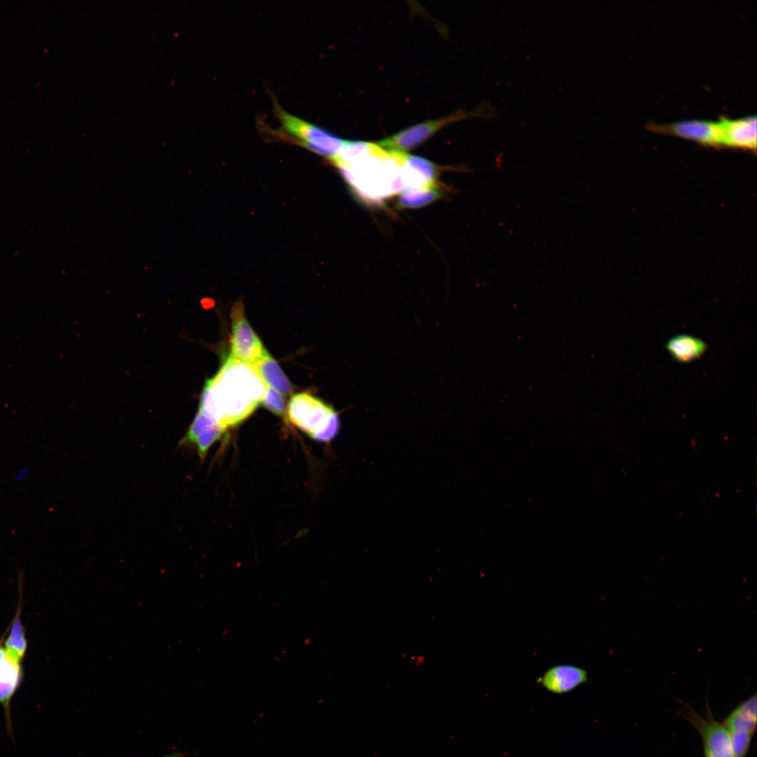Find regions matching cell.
Wrapping results in <instances>:
<instances>
[{"instance_id":"cell-9","label":"cell","mask_w":757,"mask_h":757,"mask_svg":"<svg viewBox=\"0 0 757 757\" xmlns=\"http://www.w3.org/2000/svg\"><path fill=\"white\" fill-rule=\"evenodd\" d=\"M722 132V146L756 151L757 132L756 116L738 118L721 116L719 119Z\"/></svg>"},{"instance_id":"cell-17","label":"cell","mask_w":757,"mask_h":757,"mask_svg":"<svg viewBox=\"0 0 757 757\" xmlns=\"http://www.w3.org/2000/svg\"><path fill=\"white\" fill-rule=\"evenodd\" d=\"M442 189L437 184L430 188L406 190L400 194L397 203L402 208H418L425 206L442 196Z\"/></svg>"},{"instance_id":"cell-4","label":"cell","mask_w":757,"mask_h":757,"mask_svg":"<svg viewBox=\"0 0 757 757\" xmlns=\"http://www.w3.org/2000/svg\"><path fill=\"white\" fill-rule=\"evenodd\" d=\"M471 117H485L493 119L496 118V114L493 106L483 102L473 111L458 110L441 118L411 125L382 139L378 144L388 152L406 153L408 150L425 142L449 124Z\"/></svg>"},{"instance_id":"cell-8","label":"cell","mask_w":757,"mask_h":757,"mask_svg":"<svg viewBox=\"0 0 757 757\" xmlns=\"http://www.w3.org/2000/svg\"><path fill=\"white\" fill-rule=\"evenodd\" d=\"M4 634L0 639V705L2 706L8 733L12 734L11 702L21 686L24 676L22 660L4 645Z\"/></svg>"},{"instance_id":"cell-3","label":"cell","mask_w":757,"mask_h":757,"mask_svg":"<svg viewBox=\"0 0 757 757\" xmlns=\"http://www.w3.org/2000/svg\"><path fill=\"white\" fill-rule=\"evenodd\" d=\"M286 414L292 424L318 442H331L340 430L338 413L322 400L306 393L292 397Z\"/></svg>"},{"instance_id":"cell-13","label":"cell","mask_w":757,"mask_h":757,"mask_svg":"<svg viewBox=\"0 0 757 757\" xmlns=\"http://www.w3.org/2000/svg\"><path fill=\"white\" fill-rule=\"evenodd\" d=\"M665 348L674 360L687 364L701 358L708 349V346L699 337L680 334L669 339Z\"/></svg>"},{"instance_id":"cell-19","label":"cell","mask_w":757,"mask_h":757,"mask_svg":"<svg viewBox=\"0 0 757 757\" xmlns=\"http://www.w3.org/2000/svg\"><path fill=\"white\" fill-rule=\"evenodd\" d=\"M261 403L266 409L278 416L283 417L286 414V405L281 394L268 386Z\"/></svg>"},{"instance_id":"cell-10","label":"cell","mask_w":757,"mask_h":757,"mask_svg":"<svg viewBox=\"0 0 757 757\" xmlns=\"http://www.w3.org/2000/svg\"><path fill=\"white\" fill-rule=\"evenodd\" d=\"M399 156L404 189H424L438 184L437 165L424 158L407 153H399Z\"/></svg>"},{"instance_id":"cell-11","label":"cell","mask_w":757,"mask_h":757,"mask_svg":"<svg viewBox=\"0 0 757 757\" xmlns=\"http://www.w3.org/2000/svg\"><path fill=\"white\" fill-rule=\"evenodd\" d=\"M693 719L702 735L705 757H733L730 734L725 725L695 716Z\"/></svg>"},{"instance_id":"cell-18","label":"cell","mask_w":757,"mask_h":757,"mask_svg":"<svg viewBox=\"0 0 757 757\" xmlns=\"http://www.w3.org/2000/svg\"><path fill=\"white\" fill-rule=\"evenodd\" d=\"M225 431L219 425H216L202 432L192 441L191 444L196 446L198 456L202 460L205 458L212 444L219 439Z\"/></svg>"},{"instance_id":"cell-2","label":"cell","mask_w":757,"mask_h":757,"mask_svg":"<svg viewBox=\"0 0 757 757\" xmlns=\"http://www.w3.org/2000/svg\"><path fill=\"white\" fill-rule=\"evenodd\" d=\"M354 195L367 204H379L404 189L399 154L378 144L369 155L336 167Z\"/></svg>"},{"instance_id":"cell-6","label":"cell","mask_w":757,"mask_h":757,"mask_svg":"<svg viewBox=\"0 0 757 757\" xmlns=\"http://www.w3.org/2000/svg\"><path fill=\"white\" fill-rule=\"evenodd\" d=\"M231 354L239 360L255 364L268 351L246 320L242 303L231 309Z\"/></svg>"},{"instance_id":"cell-16","label":"cell","mask_w":757,"mask_h":757,"mask_svg":"<svg viewBox=\"0 0 757 757\" xmlns=\"http://www.w3.org/2000/svg\"><path fill=\"white\" fill-rule=\"evenodd\" d=\"M22 605L20 599L16 613L10 627L4 634V645L18 658L23 661L27 650L26 632L21 620Z\"/></svg>"},{"instance_id":"cell-15","label":"cell","mask_w":757,"mask_h":757,"mask_svg":"<svg viewBox=\"0 0 757 757\" xmlns=\"http://www.w3.org/2000/svg\"><path fill=\"white\" fill-rule=\"evenodd\" d=\"M756 695H754L735 709L725 720L730 731L746 730L753 734L756 725Z\"/></svg>"},{"instance_id":"cell-5","label":"cell","mask_w":757,"mask_h":757,"mask_svg":"<svg viewBox=\"0 0 757 757\" xmlns=\"http://www.w3.org/2000/svg\"><path fill=\"white\" fill-rule=\"evenodd\" d=\"M275 112L286 133L299 144L330 161L338 155L346 142L327 130L289 114L277 103Z\"/></svg>"},{"instance_id":"cell-14","label":"cell","mask_w":757,"mask_h":757,"mask_svg":"<svg viewBox=\"0 0 757 757\" xmlns=\"http://www.w3.org/2000/svg\"><path fill=\"white\" fill-rule=\"evenodd\" d=\"M254 365L269 387L284 396L292 393L293 387L291 382L268 353Z\"/></svg>"},{"instance_id":"cell-7","label":"cell","mask_w":757,"mask_h":757,"mask_svg":"<svg viewBox=\"0 0 757 757\" xmlns=\"http://www.w3.org/2000/svg\"><path fill=\"white\" fill-rule=\"evenodd\" d=\"M646 127L655 132L693 140L702 145L722 146L719 121L688 120L666 124L649 123Z\"/></svg>"},{"instance_id":"cell-1","label":"cell","mask_w":757,"mask_h":757,"mask_svg":"<svg viewBox=\"0 0 757 757\" xmlns=\"http://www.w3.org/2000/svg\"><path fill=\"white\" fill-rule=\"evenodd\" d=\"M267 386L254 364L229 356L206 381L198 411L226 430L253 413Z\"/></svg>"},{"instance_id":"cell-20","label":"cell","mask_w":757,"mask_h":757,"mask_svg":"<svg viewBox=\"0 0 757 757\" xmlns=\"http://www.w3.org/2000/svg\"><path fill=\"white\" fill-rule=\"evenodd\" d=\"M730 734L733 757H745L752 734L746 730H734Z\"/></svg>"},{"instance_id":"cell-12","label":"cell","mask_w":757,"mask_h":757,"mask_svg":"<svg viewBox=\"0 0 757 757\" xmlns=\"http://www.w3.org/2000/svg\"><path fill=\"white\" fill-rule=\"evenodd\" d=\"M587 680V673L584 669L560 664L547 670L538 683L550 692L562 694L573 690Z\"/></svg>"},{"instance_id":"cell-21","label":"cell","mask_w":757,"mask_h":757,"mask_svg":"<svg viewBox=\"0 0 757 757\" xmlns=\"http://www.w3.org/2000/svg\"><path fill=\"white\" fill-rule=\"evenodd\" d=\"M189 755L188 753L175 751L162 757H185Z\"/></svg>"}]
</instances>
